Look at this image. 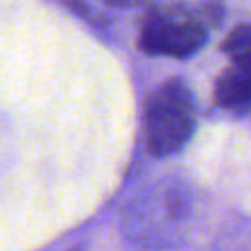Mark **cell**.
Segmentation results:
<instances>
[{
    "instance_id": "1",
    "label": "cell",
    "mask_w": 251,
    "mask_h": 251,
    "mask_svg": "<svg viewBox=\"0 0 251 251\" xmlns=\"http://www.w3.org/2000/svg\"><path fill=\"white\" fill-rule=\"evenodd\" d=\"M196 209V194L182 178H162L136 196L120 216L123 236L133 247L162 251L180 245Z\"/></svg>"
},
{
    "instance_id": "2",
    "label": "cell",
    "mask_w": 251,
    "mask_h": 251,
    "mask_svg": "<svg viewBox=\"0 0 251 251\" xmlns=\"http://www.w3.org/2000/svg\"><path fill=\"white\" fill-rule=\"evenodd\" d=\"M209 20L200 7L165 2L147 11L140 27L138 47L149 56L187 58L196 53L209 33Z\"/></svg>"
},
{
    "instance_id": "3",
    "label": "cell",
    "mask_w": 251,
    "mask_h": 251,
    "mask_svg": "<svg viewBox=\"0 0 251 251\" xmlns=\"http://www.w3.org/2000/svg\"><path fill=\"white\" fill-rule=\"evenodd\" d=\"M196 131V104L182 80L160 85L147 100L145 136L153 156L167 158L182 151Z\"/></svg>"
},
{
    "instance_id": "4",
    "label": "cell",
    "mask_w": 251,
    "mask_h": 251,
    "mask_svg": "<svg viewBox=\"0 0 251 251\" xmlns=\"http://www.w3.org/2000/svg\"><path fill=\"white\" fill-rule=\"evenodd\" d=\"M216 102L233 116L251 111V71L233 62L216 82Z\"/></svg>"
},
{
    "instance_id": "5",
    "label": "cell",
    "mask_w": 251,
    "mask_h": 251,
    "mask_svg": "<svg viewBox=\"0 0 251 251\" xmlns=\"http://www.w3.org/2000/svg\"><path fill=\"white\" fill-rule=\"evenodd\" d=\"M223 51L231 58L236 65L247 67L251 71V25L236 27L223 43Z\"/></svg>"
},
{
    "instance_id": "6",
    "label": "cell",
    "mask_w": 251,
    "mask_h": 251,
    "mask_svg": "<svg viewBox=\"0 0 251 251\" xmlns=\"http://www.w3.org/2000/svg\"><path fill=\"white\" fill-rule=\"evenodd\" d=\"M56 2H60V5L69 7V9H71V11H76V14L80 16V18H87L89 23H94V25L98 23V20H102L94 9H89V7H87L85 2H82V0H56Z\"/></svg>"
},
{
    "instance_id": "7",
    "label": "cell",
    "mask_w": 251,
    "mask_h": 251,
    "mask_svg": "<svg viewBox=\"0 0 251 251\" xmlns=\"http://www.w3.org/2000/svg\"><path fill=\"white\" fill-rule=\"evenodd\" d=\"M107 5H114V7H131V5H138L140 0H102Z\"/></svg>"
}]
</instances>
